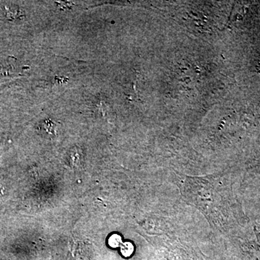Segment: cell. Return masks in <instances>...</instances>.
Here are the masks:
<instances>
[{
  "instance_id": "3",
  "label": "cell",
  "mask_w": 260,
  "mask_h": 260,
  "mask_svg": "<svg viewBox=\"0 0 260 260\" xmlns=\"http://www.w3.org/2000/svg\"><path fill=\"white\" fill-rule=\"evenodd\" d=\"M256 233H257V236L259 237L260 239V226L258 227L257 229H256Z\"/></svg>"
},
{
  "instance_id": "2",
  "label": "cell",
  "mask_w": 260,
  "mask_h": 260,
  "mask_svg": "<svg viewBox=\"0 0 260 260\" xmlns=\"http://www.w3.org/2000/svg\"><path fill=\"white\" fill-rule=\"evenodd\" d=\"M133 251V246L129 243L124 244V246L121 247V252L125 256H129L131 255Z\"/></svg>"
},
{
  "instance_id": "1",
  "label": "cell",
  "mask_w": 260,
  "mask_h": 260,
  "mask_svg": "<svg viewBox=\"0 0 260 260\" xmlns=\"http://www.w3.org/2000/svg\"><path fill=\"white\" fill-rule=\"evenodd\" d=\"M23 16L24 12L17 5L0 2V19L2 20H15Z\"/></svg>"
}]
</instances>
